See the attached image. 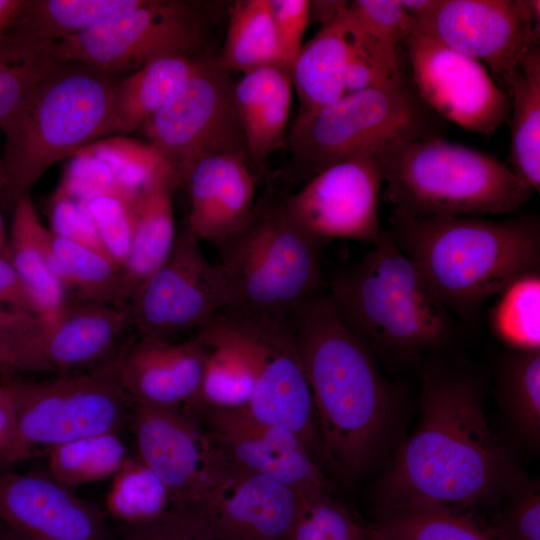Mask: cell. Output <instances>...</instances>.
<instances>
[{
	"label": "cell",
	"mask_w": 540,
	"mask_h": 540,
	"mask_svg": "<svg viewBox=\"0 0 540 540\" xmlns=\"http://www.w3.org/2000/svg\"><path fill=\"white\" fill-rule=\"evenodd\" d=\"M137 197L100 196L84 203L105 251L123 268L132 243Z\"/></svg>",
	"instance_id": "cell-43"
},
{
	"label": "cell",
	"mask_w": 540,
	"mask_h": 540,
	"mask_svg": "<svg viewBox=\"0 0 540 540\" xmlns=\"http://www.w3.org/2000/svg\"><path fill=\"white\" fill-rule=\"evenodd\" d=\"M292 88L290 73L281 66L253 70L235 82V101L250 164L261 165L287 144Z\"/></svg>",
	"instance_id": "cell-24"
},
{
	"label": "cell",
	"mask_w": 540,
	"mask_h": 540,
	"mask_svg": "<svg viewBox=\"0 0 540 540\" xmlns=\"http://www.w3.org/2000/svg\"><path fill=\"white\" fill-rule=\"evenodd\" d=\"M201 57L161 58L121 78L113 97L109 135L140 130L195 71Z\"/></svg>",
	"instance_id": "cell-28"
},
{
	"label": "cell",
	"mask_w": 540,
	"mask_h": 540,
	"mask_svg": "<svg viewBox=\"0 0 540 540\" xmlns=\"http://www.w3.org/2000/svg\"><path fill=\"white\" fill-rule=\"evenodd\" d=\"M273 25L283 67L289 71L303 44L309 22L308 0H269Z\"/></svg>",
	"instance_id": "cell-49"
},
{
	"label": "cell",
	"mask_w": 540,
	"mask_h": 540,
	"mask_svg": "<svg viewBox=\"0 0 540 540\" xmlns=\"http://www.w3.org/2000/svg\"><path fill=\"white\" fill-rule=\"evenodd\" d=\"M15 412L11 390L4 380L0 384V468L15 436Z\"/></svg>",
	"instance_id": "cell-51"
},
{
	"label": "cell",
	"mask_w": 540,
	"mask_h": 540,
	"mask_svg": "<svg viewBox=\"0 0 540 540\" xmlns=\"http://www.w3.org/2000/svg\"><path fill=\"white\" fill-rule=\"evenodd\" d=\"M57 190L83 203L100 196L131 199L140 192L121 184L103 161L84 150L75 155Z\"/></svg>",
	"instance_id": "cell-44"
},
{
	"label": "cell",
	"mask_w": 540,
	"mask_h": 540,
	"mask_svg": "<svg viewBox=\"0 0 540 540\" xmlns=\"http://www.w3.org/2000/svg\"><path fill=\"white\" fill-rule=\"evenodd\" d=\"M248 157L218 154L198 161L187 173L190 209L186 226L215 245L240 231L255 207V181Z\"/></svg>",
	"instance_id": "cell-23"
},
{
	"label": "cell",
	"mask_w": 540,
	"mask_h": 540,
	"mask_svg": "<svg viewBox=\"0 0 540 540\" xmlns=\"http://www.w3.org/2000/svg\"><path fill=\"white\" fill-rule=\"evenodd\" d=\"M303 504L294 489L239 466L210 440L202 492L189 508L222 540H291Z\"/></svg>",
	"instance_id": "cell-14"
},
{
	"label": "cell",
	"mask_w": 540,
	"mask_h": 540,
	"mask_svg": "<svg viewBox=\"0 0 540 540\" xmlns=\"http://www.w3.org/2000/svg\"><path fill=\"white\" fill-rule=\"evenodd\" d=\"M12 207L10 261L36 301L41 316H51L66 305L52 232L42 224L29 193L22 195Z\"/></svg>",
	"instance_id": "cell-27"
},
{
	"label": "cell",
	"mask_w": 540,
	"mask_h": 540,
	"mask_svg": "<svg viewBox=\"0 0 540 540\" xmlns=\"http://www.w3.org/2000/svg\"><path fill=\"white\" fill-rule=\"evenodd\" d=\"M0 256H3L10 260L8 241L6 239L1 215H0Z\"/></svg>",
	"instance_id": "cell-55"
},
{
	"label": "cell",
	"mask_w": 540,
	"mask_h": 540,
	"mask_svg": "<svg viewBox=\"0 0 540 540\" xmlns=\"http://www.w3.org/2000/svg\"><path fill=\"white\" fill-rule=\"evenodd\" d=\"M3 189H4V176H3L2 163L0 160V197H2Z\"/></svg>",
	"instance_id": "cell-56"
},
{
	"label": "cell",
	"mask_w": 540,
	"mask_h": 540,
	"mask_svg": "<svg viewBox=\"0 0 540 540\" xmlns=\"http://www.w3.org/2000/svg\"><path fill=\"white\" fill-rule=\"evenodd\" d=\"M24 0H0V40L6 34Z\"/></svg>",
	"instance_id": "cell-53"
},
{
	"label": "cell",
	"mask_w": 540,
	"mask_h": 540,
	"mask_svg": "<svg viewBox=\"0 0 540 540\" xmlns=\"http://www.w3.org/2000/svg\"><path fill=\"white\" fill-rule=\"evenodd\" d=\"M49 45L8 30L0 40V122L62 63Z\"/></svg>",
	"instance_id": "cell-38"
},
{
	"label": "cell",
	"mask_w": 540,
	"mask_h": 540,
	"mask_svg": "<svg viewBox=\"0 0 540 540\" xmlns=\"http://www.w3.org/2000/svg\"><path fill=\"white\" fill-rule=\"evenodd\" d=\"M403 43L410 79L441 119L483 135L508 120L510 99L481 62L415 29Z\"/></svg>",
	"instance_id": "cell-15"
},
{
	"label": "cell",
	"mask_w": 540,
	"mask_h": 540,
	"mask_svg": "<svg viewBox=\"0 0 540 540\" xmlns=\"http://www.w3.org/2000/svg\"><path fill=\"white\" fill-rule=\"evenodd\" d=\"M366 530V528H365ZM366 540H376L374 537H372L366 530Z\"/></svg>",
	"instance_id": "cell-57"
},
{
	"label": "cell",
	"mask_w": 540,
	"mask_h": 540,
	"mask_svg": "<svg viewBox=\"0 0 540 540\" xmlns=\"http://www.w3.org/2000/svg\"><path fill=\"white\" fill-rule=\"evenodd\" d=\"M415 30L467 55L501 83L534 44L528 0H430Z\"/></svg>",
	"instance_id": "cell-17"
},
{
	"label": "cell",
	"mask_w": 540,
	"mask_h": 540,
	"mask_svg": "<svg viewBox=\"0 0 540 540\" xmlns=\"http://www.w3.org/2000/svg\"><path fill=\"white\" fill-rule=\"evenodd\" d=\"M215 246L230 288L225 310L285 319L320 289L323 245L296 226L278 200L256 201L247 225Z\"/></svg>",
	"instance_id": "cell-8"
},
{
	"label": "cell",
	"mask_w": 540,
	"mask_h": 540,
	"mask_svg": "<svg viewBox=\"0 0 540 540\" xmlns=\"http://www.w3.org/2000/svg\"><path fill=\"white\" fill-rule=\"evenodd\" d=\"M311 390L327 467L352 476L372 460L393 395L371 350L320 289L287 318Z\"/></svg>",
	"instance_id": "cell-2"
},
{
	"label": "cell",
	"mask_w": 540,
	"mask_h": 540,
	"mask_svg": "<svg viewBox=\"0 0 540 540\" xmlns=\"http://www.w3.org/2000/svg\"><path fill=\"white\" fill-rule=\"evenodd\" d=\"M21 371L71 373L108 356L117 340L132 327L128 304L65 305L43 317Z\"/></svg>",
	"instance_id": "cell-21"
},
{
	"label": "cell",
	"mask_w": 540,
	"mask_h": 540,
	"mask_svg": "<svg viewBox=\"0 0 540 540\" xmlns=\"http://www.w3.org/2000/svg\"><path fill=\"white\" fill-rule=\"evenodd\" d=\"M346 7L303 45L291 68L300 104L296 118L314 114L345 93L344 76L353 45Z\"/></svg>",
	"instance_id": "cell-26"
},
{
	"label": "cell",
	"mask_w": 540,
	"mask_h": 540,
	"mask_svg": "<svg viewBox=\"0 0 540 540\" xmlns=\"http://www.w3.org/2000/svg\"><path fill=\"white\" fill-rule=\"evenodd\" d=\"M291 540H366V530L331 495L304 502Z\"/></svg>",
	"instance_id": "cell-42"
},
{
	"label": "cell",
	"mask_w": 540,
	"mask_h": 540,
	"mask_svg": "<svg viewBox=\"0 0 540 540\" xmlns=\"http://www.w3.org/2000/svg\"><path fill=\"white\" fill-rule=\"evenodd\" d=\"M0 540H30L0 522Z\"/></svg>",
	"instance_id": "cell-54"
},
{
	"label": "cell",
	"mask_w": 540,
	"mask_h": 540,
	"mask_svg": "<svg viewBox=\"0 0 540 540\" xmlns=\"http://www.w3.org/2000/svg\"><path fill=\"white\" fill-rule=\"evenodd\" d=\"M201 327L238 345L255 372L247 411L257 420L290 431L326 466L311 390L285 319L221 310Z\"/></svg>",
	"instance_id": "cell-10"
},
{
	"label": "cell",
	"mask_w": 540,
	"mask_h": 540,
	"mask_svg": "<svg viewBox=\"0 0 540 540\" xmlns=\"http://www.w3.org/2000/svg\"><path fill=\"white\" fill-rule=\"evenodd\" d=\"M229 302L223 268L205 257L200 240L185 225L166 260L127 304L137 336L168 339L200 328Z\"/></svg>",
	"instance_id": "cell-13"
},
{
	"label": "cell",
	"mask_w": 540,
	"mask_h": 540,
	"mask_svg": "<svg viewBox=\"0 0 540 540\" xmlns=\"http://www.w3.org/2000/svg\"><path fill=\"white\" fill-rule=\"evenodd\" d=\"M382 183L379 155L355 157L327 167L278 202L296 226L322 245L335 239L375 244L384 233L379 221Z\"/></svg>",
	"instance_id": "cell-16"
},
{
	"label": "cell",
	"mask_w": 540,
	"mask_h": 540,
	"mask_svg": "<svg viewBox=\"0 0 540 540\" xmlns=\"http://www.w3.org/2000/svg\"><path fill=\"white\" fill-rule=\"evenodd\" d=\"M230 72L217 58L202 56L195 71L140 129L178 187L203 158L229 153L247 156Z\"/></svg>",
	"instance_id": "cell-11"
},
{
	"label": "cell",
	"mask_w": 540,
	"mask_h": 540,
	"mask_svg": "<svg viewBox=\"0 0 540 540\" xmlns=\"http://www.w3.org/2000/svg\"><path fill=\"white\" fill-rule=\"evenodd\" d=\"M210 348L196 338L183 343L132 337L120 349L119 374L135 404L188 405L197 395Z\"/></svg>",
	"instance_id": "cell-22"
},
{
	"label": "cell",
	"mask_w": 540,
	"mask_h": 540,
	"mask_svg": "<svg viewBox=\"0 0 540 540\" xmlns=\"http://www.w3.org/2000/svg\"><path fill=\"white\" fill-rule=\"evenodd\" d=\"M119 363L120 350L84 373H64L42 381L7 377L16 427L0 469L29 458L39 445L50 448L86 436L117 433L129 398Z\"/></svg>",
	"instance_id": "cell-9"
},
{
	"label": "cell",
	"mask_w": 540,
	"mask_h": 540,
	"mask_svg": "<svg viewBox=\"0 0 540 540\" xmlns=\"http://www.w3.org/2000/svg\"><path fill=\"white\" fill-rule=\"evenodd\" d=\"M0 302L11 308L40 315L39 307L11 261L0 256Z\"/></svg>",
	"instance_id": "cell-50"
},
{
	"label": "cell",
	"mask_w": 540,
	"mask_h": 540,
	"mask_svg": "<svg viewBox=\"0 0 540 540\" xmlns=\"http://www.w3.org/2000/svg\"><path fill=\"white\" fill-rule=\"evenodd\" d=\"M489 327L513 351L540 350V271L523 275L497 296Z\"/></svg>",
	"instance_id": "cell-37"
},
{
	"label": "cell",
	"mask_w": 540,
	"mask_h": 540,
	"mask_svg": "<svg viewBox=\"0 0 540 540\" xmlns=\"http://www.w3.org/2000/svg\"><path fill=\"white\" fill-rule=\"evenodd\" d=\"M366 530L376 540H496L469 513L444 508H383Z\"/></svg>",
	"instance_id": "cell-34"
},
{
	"label": "cell",
	"mask_w": 540,
	"mask_h": 540,
	"mask_svg": "<svg viewBox=\"0 0 540 540\" xmlns=\"http://www.w3.org/2000/svg\"><path fill=\"white\" fill-rule=\"evenodd\" d=\"M43 326L40 315L0 308V371L8 377L21 370L24 358Z\"/></svg>",
	"instance_id": "cell-48"
},
{
	"label": "cell",
	"mask_w": 540,
	"mask_h": 540,
	"mask_svg": "<svg viewBox=\"0 0 540 540\" xmlns=\"http://www.w3.org/2000/svg\"><path fill=\"white\" fill-rule=\"evenodd\" d=\"M109 140L97 141L83 150L103 161L117 180L129 189L140 191L165 164L149 143L118 138Z\"/></svg>",
	"instance_id": "cell-41"
},
{
	"label": "cell",
	"mask_w": 540,
	"mask_h": 540,
	"mask_svg": "<svg viewBox=\"0 0 540 540\" xmlns=\"http://www.w3.org/2000/svg\"><path fill=\"white\" fill-rule=\"evenodd\" d=\"M327 294L372 353L410 360L452 334L448 309L386 230L359 261L336 274Z\"/></svg>",
	"instance_id": "cell-5"
},
{
	"label": "cell",
	"mask_w": 540,
	"mask_h": 540,
	"mask_svg": "<svg viewBox=\"0 0 540 540\" xmlns=\"http://www.w3.org/2000/svg\"><path fill=\"white\" fill-rule=\"evenodd\" d=\"M503 512L486 525L496 540H540V493L536 484L520 481Z\"/></svg>",
	"instance_id": "cell-45"
},
{
	"label": "cell",
	"mask_w": 540,
	"mask_h": 540,
	"mask_svg": "<svg viewBox=\"0 0 540 540\" xmlns=\"http://www.w3.org/2000/svg\"><path fill=\"white\" fill-rule=\"evenodd\" d=\"M348 1H309V21L321 23V27L333 21L347 6Z\"/></svg>",
	"instance_id": "cell-52"
},
{
	"label": "cell",
	"mask_w": 540,
	"mask_h": 540,
	"mask_svg": "<svg viewBox=\"0 0 540 540\" xmlns=\"http://www.w3.org/2000/svg\"><path fill=\"white\" fill-rule=\"evenodd\" d=\"M190 408L211 442L234 463L291 487L304 502L331 495L323 467L290 431L255 419L246 408Z\"/></svg>",
	"instance_id": "cell-18"
},
{
	"label": "cell",
	"mask_w": 540,
	"mask_h": 540,
	"mask_svg": "<svg viewBox=\"0 0 540 540\" xmlns=\"http://www.w3.org/2000/svg\"><path fill=\"white\" fill-rule=\"evenodd\" d=\"M144 0H24L8 31L58 42L139 6Z\"/></svg>",
	"instance_id": "cell-30"
},
{
	"label": "cell",
	"mask_w": 540,
	"mask_h": 540,
	"mask_svg": "<svg viewBox=\"0 0 540 540\" xmlns=\"http://www.w3.org/2000/svg\"><path fill=\"white\" fill-rule=\"evenodd\" d=\"M510 162L515 175L540 190V48L531 46L509 77Z\"/></svg>",
	"instance_id": "cell-29"
},
{
	"label": "cell",
	"mask_w": 540,
	"mask_h": 540,
	"mask_svg": "<svg viewBox=\"0 0 540 540\" xmlns=\"http://www.w3.org/2000/svg\"><path fill=\"white\" fill-rule=\"evenodd\" d=\"M122 77L78 62H62L0 122L2 199L13 204L56 162L109 135L111 110Z\"/></svg>",
	"instance_id": "cell-4"
},
{
	"label": "cell",
	"mask_w": 540,
	"mask_h": 540,
	"mask_svg": "<svg viewBox=\"0 0 540 540\" xmlns=\"http://www.w3.org/2000/svg\"><path fill=\"white\" fill-rule=\"evenodd\" d=\"M450 312L472 315L517 278L540 268L537 215L403 217L386 230Z\"/></svg>",
	"instance_id": "cell-3"
},
{
	"label": "cell",
	"mask_w": 540,
	"mask_h": 540,
	"mask_svg": "<svg viewBox=\"0 0 540 540\" xmlns=\"http://www.w3.org/2000/svg\"><path fill=\"white\" fill-rule=\"evenodd\" d=\"M178 185L163 164L140 190L134 204L131 248L124 266L127 303L163 264L175 238L173 193Z\"/></svg>",
	"instance_id": "cell-25"
},
{
	"label": "cell",
	"mask_w": 540,
	"mask_h": 540,
	"mask_svg": "<svg viewBox=\"0 0 540 540\" xmlns=\"http://www.w3.org/2000/svg\"><path fill=\"white\" fill-rule=\"evenodd\" d=\"M132 426L138 459L166 487L171 505L193 506L202 492L210 441L187 405L135 404Z\"/></svg>",
	"instance_id": "cell-19"
},
{
	"label": "cell",
	"mask_w": 540,
	"mask_h": 540,
	"mask_svg": "<svg viewBox=\"0 0 540 540\" xmlns=\"http://www.w3.org/2000/svg\"><path fill=\"white\" fill-rule=\"evenodd\" d=\"M518 482L505 449L488 426L480 389L472 378L440 371L426 375L417 428L381 479L382 507L466 512Z\"/></svg>",
	"instance_id": "cell-1"
},
{
	"label": "cell",
	"mask_w": 540,
	"mask_h": 540,
	"mask_svg": "<svg viewBox=\"0 0 540 540\" xmlns=\"http://www.w3.org/2000/svg\"><path fill=\"white\" fill-rule=\"evenodd\" d=\"M123 540H222L191 508L171 505L159 518L126 526Z\"/></svg>",
	"instance_id": "cell-46"
},
{
	"label": "cell",
	"mask_w": 540,
	"mask_h": 540,
	"mask_svg": "<svg viewBox=\"0 0 540 540\" xmlns=\"http://www.w3.org/2000/svg\"><path fill=\"white\" fill-rule=\"evenodd\" d=\"M0 522L30 540H107L101 512L52 478L0 469Z\"/></svg>",
	"instance_id": "cell-20"
},
{
	"label": "cell",
	"mask_w": 540,
	"mask_h": 540,
	"mask_svg": "<svg viewBox=\"0 0 540 540\" xmlns=\"http://www.w3.org/2000/svg\"><path fill=\"white\" fill-rule=\"evenodd\" d=\"M47 212L49 230L54 235L109 257L83 202L56 189L49 199Z\"/></svg>",
	"instance_id": "cell-47"
},
{
	"label": "cell",
	"mask_w": 540,
	"mask_h": 540,
	"mask_svg": "<svg viewBox=\"0 0 540 540\" xmlns=\"http://www.w3.org/2000/svg\"><path fill=\"white\" fill-rule=\"evenodd\" d=\"M127 457L117 433H102L50 447L48 467L53 480L71 489L113 477Z\"/></svg>",
	"instance_id": "cell-35"
},
{
	"label": "cell",
	"mask_w": 540,
	"mask_h": 540,
	"mask_svg": "<svg viewBox=\"0 0 540 540\" xmlns=\"http://www.w3.org/2000/svg\"><path fill=\"white\" fill-rule=\"evenodd\" d=\"M379 157L385 199L403 217L505 215L533 191L496 157L443 138L402 142Z\"/></svg>",
	"instance_id": "cell-6"
},
{
	"label": "cell",
	"mask_w": 540,
	"mask_h": 540,
	"mask_svg": "<svg viewBox=\"0 0 540 540\" xmlns=\"http://www.w3.org/2000/svg\"><path fill=\"white\" fill-rule=\"evenodd\" d=\"M346 10L365 48L382 63L400 69L398 45L416 26L401 0H354Z\"/></svg>",
	"instance_id": "cell-40"
},
{
	"label": "cell",
	"mask_w": 540,
	"mask_h": 540,
	"mask_svg": "<svg viewBox=\"0 0 540 540\" xmlns=\"http://www.w3.org/2000/svg\"><path fill=\"white\" fill-rule=\"evenodd\" d=\"M57 273L66 293L84 303L127 304L124 268L108 256L52 233Z\"/></svg>",
	"instance_id": "cell-32"
},
{
	"label": "cell",
	"mask_w": 540,
	"mask_h": 540,
	"mask_svg": "<svg viewBox=\"0 0 540 540\" xmlns=\"http://www.w3.org/2000/svg\"><path fill=\"white\" fill-rule=\"evenodd\" d=\"M500 400L514 428L529 444L540 439V350L513 351L498 371Z\"/></svg>",
	"instance_id": "cell-36"
},
{
	"label": "cell",
	"mask_w": 540,
	"mask_h": 540,
	"mask_svg": "<svg viewBox=\"0 0 540 540\" xmlns=\"http://www.w3.org/2000/svg\"><path fill=\"white\" fill-rule=\"evenodd\" d=\"M171 506L169 493L155 475L138 458L127 457L113 475L106 507L111 516L125 526L151 522Z\"/></svg>",
	"instance_id": "cell-39"
},
{
	"label": "cell",
	"mask_w": 540,
	"mask_h": 540,
	"mask_svg": "<svg viewBox=\"0 0 540 540\" xmlns=\"http://www.w3.org/2000/svg\"><path fill=\"white\" fill-rule=\"evenodd\" d=\"M205 33L206 20L198 5L144 0L78 35L51 43L49 50L58 61L121 76L161 58L196 56Z\"/></svg>",
	"instance_id": "cell-12"
},
{
	"label": "cell",
	"mask_w": 540,
	"mask_h": 540,
	"mask_svg": "<svg viewBox=\"0 0 540 540\" xmlns=\"http://www.w3.org/2000/svg\"><path fill=\"white\" fill-rule=\"evenodd\" d=\"M196 338L210 348L202 382L187 405L206 408H247L255 386L254 368L245 352L234 342L198 328Z\"/></svg>",
	"instance_id": "cell-31"
},
{
	"label": "cell",
	"mask_w": 540,
	"mask_h": 540,
	"mask_svg": "<svg viewBox=\"0 0 540 540\" xmlns=\"http://www.w3.org/2000/svg\"><path fill=\"white\" fill-rule=\"evenodd\" d=\"M217 59L229 71L243 74L267 66L283 67L269 0L235 1Z\"/></svg>",
	"instance_id": "cell-33"
},
{
	"label": "cell",
	"mask_w": 540,
	"mask_h": 540,
	"mask_svg": "<svg viewBox=\"0 0 540 540\" xmlns=\"http://www.w3.org/2000/svg\"><path fill=\"white\" fill-rule=\"evenodd\" d=\"M443 135L444 120L422 101L402 70L379 85L346 92L314 114L296 118L287 143L296 164L313 177L342 161Z\"/></svg>",
	"instance_id": "cell-7"
}]
</instances>
